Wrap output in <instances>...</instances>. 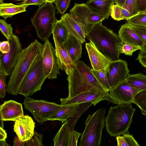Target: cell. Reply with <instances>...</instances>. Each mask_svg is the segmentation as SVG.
Here are the masks:
<instances>
[{
    "label": "cell",
    "instance_id": "cell-1",
    "mask_svg": "<svg viewBox=\"0 0 146 146\" xmlns=\"http://www.w3.org/2000/svg\"><path fill=\"white\" fill-rule=\"evenodd\" d=\"M68 82L67 98L90 90L96 91L109 102L118 104L92 72L91 69L80 60L67 78Z\"/></svg>",
    "mask_w": 146,
    "mask_h": 146
},
{
    "label": "cell",
    "instance_id": "cell-2",
    "mask_svg": "<svg viewBox=\"0 0 146 146\" xmlns=\"http://www.w3.org/2000/svg\"><path fill=\"white\" fill-rule=\"evenodd\" d=\"M42 45L35 40L28 46L23 49L6 86V92L9 94L15 96L19 94L24 79L42 55Z\"/></svg>",
    "mask_w": 146,
    "mask_h": 146
},
{
    "label": "cell",
    "instance_id": "cell-3",
    "mask_svg": "<svg viewBox=\"0 0 146 146\" xmlns=\"http://www.w3.org/2000/svg\"><path fill=\"white\" fill-rule=\"evenodd\" d=\"M86 38L111 61L119 60L122 42L119 35L104 26L102 23L94 26Z\"/></svg>",
    "mask_w": 146,
    "mask_h": 146
},
{
    "label": "cell",
    "instance_id": "cell-4",
    "mask_svg": "<svg viewBox=\"0 0 146 146\" xmlns=\"http://www.w3.org/2000/svg\"><path fill=\"white\" fill-rule=\"evenodd\" d=\"M135 110L130 103L119 104L110 107L105 123L106 131L111 136L117 137L127 133Z\"/></svg>",
    "mask_w": 146,
    "mask_h": 146
},
{
    "label": "cell",
    "instance_id": "cell-5",
    "mask_svg": "<svg viewBox=\"0 0 146 146\" xmlns=\"http://www.w3.org/2000/svg\"><path fill=\"white\" fill-rule=\"evenodd\" d=\"M106 108H100L92 115L89 114L85 122V127L81 134L80 146H99L105 126Z\"/></svg>",
    "mask_w": 146,
    "mask_h": 146
},
{
    "label": "cell",
    "instance_id": "cell-6",
    "mask_svg": "<svg viewBox=\"0 0 146 146\" xmlns=\"http://www.w3.org/2000/svg\"><path fill=\"white\" fill-rule=\"evenodd\" d=\"M56 9L52 2L46 1L38 7L31 19L37 36L42 41L48 40L52 34L54 26L58 20L55 17Z\"/></svg>",
    "mask_w": 146,
    "mask_h": 146
},
{
    "label": "cell",
    "instance_id": "cell-7",
    "mask_svg": "<svg viewBox=\"0 0 146 146\" xmlns=\"http://www.w3.org/2000/svg\"><path fill=\"white\" fill-rule=\"evenodd\" d=\"M25 109L29 111L38 123H43L64 106L42 100H36L29 96L25 97L23 102Z\"/></svg>",
    "mask_w": 146,
    "mask_h": 146
},
{
    "label": "cell",
    "instance_id": "cell-8",
    "mask_svg": "<svg viewBox=\"0 0 146 146\" xmlns=\"http://www.w3.org/2000/svg\"><path fill=\"white\" fill-rule=\"evenodd\" d=\"M42 55L34 64L22 83L19 94L25 97L40 90L45 80L42 66Z\"/></svg>",
    "mask_w": 146,
    "mask_h": 146
},
{
    "label": "cell",
    "instance_id": "cell-9",
    "mask_svg": "<svg viewBox=\"0 0 146 146\" xmlns=\"http://www.w3.org/2000/svg\"><path fill=\"white\" fill-rule=\"evenodd\" d=\"M69 14L73 18L81 24L84 28L86 36L96 25L102 23L106 17L91 9L86 4L75 3L70 10Z\"/></svg>",
    "mask_w": 146,
    "mask_h": 146
},
{
    "label": "cell",
    "instance_id": "cell-10",
    "mask_svg": "<svg viewBox=\"0 0 146 146\" xmlns=\"http://www.w3.org/2000/svg\"><path fill=\"white\" fill-rule=\"evenodd\" d=\"M8 40L10 45L9 51L0 53V72L6 76L10 75L21 54L23 49L19 37L14 34Z\"/></svg>",
    "mask_w": 146,
    "mask_h": 146
},
{
    "label": "cell",
    "instance_id": "cell-11",
    "mask_svg": "<svg viewBox=\"0 0 146 146\" xmlns=\"http://www.w3.org/2000/svg\"><path fill=\"white\" fill-rule=\"evenodd\" d=\"M42 56L44 75L46 78L54 79L60 74V69L56 54L55 48L48 40L43 44Z\"/></svg>",
    "mask_w": 146,
    "mask_h": 146
},
{
    "label": "cell",
    "instance_id": "cell-12",
    "mask_svg": "<svg viewBox=\"0 0 146 146\" xmlns=\"http://www.w3.org/2000/svg\"><path fill=\"white\" fill-rule=\"evenodd\" d=\"M105 69L111 88L126 80L129 74L127 62L121 59L111 61Z\"/></svg>",
    "mask_w": 146,
    "mask_h": 146
},
{
    "label": "cell",
    "instance_id": "cell-13",
    "mask_svg": "<svg viewBox=\"0 0 146 146\" xmlns=\"http://www.w3.org/2000/svg\"><path fill=\"white\" fill-rule=\"evenodd\" d=\"M139 92L130 86L126 80L111 88L109 94L118 103H133L134 98Z\"/></svg>",
    "mask_w": 146,
    "mask_h": 146
},
{
    "label": "cell",
    "instance_id": "cell-14",
    "mask_svg": "<svg viewBox=\"0 0 146 146\" xmlns=\"http://www.w3.org/2000/svg\"><path fill=\"white\" fill-rule=\"evenodd\" d=\"M13 130L20 140L26 142L30 139L34 133L35 122L31 117L23 115L15 121Z\"/></svg>",
    "mask_w": 146,
    "mask_h": 146
},
{
    "label": "cell",
    "instance_id": "cell-15",
    "mask_svg": "<svg viewBox=\"0 0 146 146\" xmlns=\"http://www.w3.org/2000/svg\"><path fill=\"white\" fill-rule=\"evenodd\" d=\"M23 115L22 104L14 100L6 101L0 106V118L4 121H15Z\"/></svg>",
    "mask_w": 146,
    "mask_h": 146
},
{
    "label": "cell",
    "instance_id": "cell-16",
    "mask_svg": "<svg viewBox=\"0 0 146 146\" xmlns=\"http://www.w3.org/2000/svg\"><path fill=\"white\" fill-rule=\"evenodd\" d=\"M56 56L60 69L69 75L76 65L63 44L60 43L53 36Z\"/></svg>",
    "mask_w": 146,
    "mask_h": 146
},
{
    "label": "cell",
    "instance_id": "cell-17",
    "mask_svg": "<svg viewBox=\"0 0 146 146\" xmlns=\"http://www.w3.org/2000/svg\"><path fill=\"white\" fill-rule=\"evenodd\" d=\"M106 100L95 90H90L80 93L76 96L68 98H61V104L62 105L91 102L94 106L102 101Z\"/></svg>",
    "mask_w": 146,
    "mask_h": 146
},
{
    "label": "cell",
    "instance_id": "cell-18",
    "mask_svg": "<svg viewBox=\"0 0 146 146\" xmlns=\"http://www.w3.org/2000/svg\"><path fill=\"white\" fill-rule=\"evenodd\" d=\"M86 48L93 69L99 70L108 66L111 61L98 49L91 41L86 43Z\"/></svg>",
    "mask_w": 146,
    "mask_h": 146
},
{
    "label": "cell",
    "instance_id": "cell-19",
    "mask_svg": "<svg viewBox=\"0 0 146 146\" xmlns=\"http://www.w3.org/2000/svg\"><path fill=\"white\" fill-rule=\"evenodd\" d=\"M60 20L65 25L69 33L76 37L83 43L85 41L86 33L84 28L69 13H66L62 15Z\"/></svg>",
    "mask_w": 146,
    "mask_h": 146
},
{
    "label": "cell",
    "instance_id": "cell-20",
    "mask_svg": "<svg viewBox=\"0 0 146 146\" xmlns=\"http://www.w3.org/2000/svg\"><path fill=\"white\" fill-rule=\"evenodd\" d=\"M83 43L76 37L69 33L68 39L63 44L70 57L76 64L81 57Z\"/></svg>",
    "mask_w": 146,
    "mask_h": 146
},
{
    "label": "cell",
    "instance_id": "cell-21",
    "mask_svg": "<svg viewBox=\"0 0 146 146\" xmlns=\"http://www.w3.org/2000/svg\"><path fill=\"white\" fill-rule=\"evenodd\" d=\"M114 3V0H89L85 3L92 11L105 16L108 19Z\"/></svg>",
    "mask_w": 146,
    "mask_h": 146
},
{
    "label": "cell",
    "instance_id": "cell-22",
    "mask_svg": "<svg viewBox=\"0 0 146 146\" xmlns=\"http://www.w3.org/2000/svg\"><path fill=\"white\" fill-rule=\"evenodd\" d=\"M118 35L122 42L141 48L145 45L137 34L126 23L121 26Z\"/></svg>",
    "mask_w": 146,
    "mask_h": 146
},
{
    "label": "cell",
    "instance_id": "cell-23",
    "mask_svg": "<svg viewBox=\"0 0 146 146\" xmlns=\"http://www.w3.org/2000/svg\"><path fill=\"white\" fill-rule=\"evenodd\" d=\"M80 105L79 104L64 105L61 109L50 117L48 120H58L63 123L67 120L68 119L74 115Z\"/></svg>",
    "mask_w": 146,
    "mask_h": 146
},
{
    "label": "cell",
    "instance_id": "cell-24",
    "mask_svg": "<svg viewBox=\"0 0 146 146\" xmlns=\"http://www.w3.org/2000/svg\"><path fill=\"white\" fill-rule=\"evenodd\" d=\"M74 130L67 120L63 123L53 141L54 146H68L71 134Z\"/></svg>",
    "mask_w": 146,
    "mask_h": 146
},
{
    "label": "cell",
    "instance_id": "cell-25",
    "mask_svg": "<svg viewBox=\"0 0 146 146\" xmlns=\"http://www.w3.org/2000/svg\"><path fill=\"white\" fill-rule=\"evenodd\" d=\"M26 5H16L12 3H0V16L5 19L11 17L13 15L26 11Z\"/></svg>",
    "mask_w": 146,
    "mask_h": 146
},
{
    "label": "cell",
    "instance_id": "cell-26",
    "mask_svg": "<svg viewBox=\"0 0 146 146\" xmlns=\"http://www.w3.org/2000/svg\"><path fill=\"white\" fill-rule=\"evenodd\" d=\"M126 80L130 86L139 92L146 90V75L142 73L129 74Z\"/></svg>",
    "mask_w": 146,
    "mask_h": 146
},
{
    "label": "cell",
    "instance_id": "cell-27",
    "mask_svg": "<svg viewBox=\"0 0 146 146\" xmlns=\"http://www.w3.org/2000/svg\"><path fill=\"white\" fill-rule=\"evenodd\" d=\"M52 34L57 41L62 44L67 40L69 34L66 27L60 20H58L54 25Z\"/></svg>",
    "mask_w": 146,
    "mask_h": 146
},
{
    "label": "cell",
    "instance_id": "cell-28",
    "mask_svg": "<svg viewBox=\"0 0 146 146\" xmlns=\"http://www.w3.org/2000/svg\"><path fill=\"white\" fill-rule=\"evenodd\" d=\"M122 136L118 135L116 137L118 146H139L137 142L132 135L127 133L124 134Z\"/></svg>",
    "mask_w": 146,
    "mask_h": 146
},
{
    "label": "cell",
    "instance_id": "cell-29",
    "mask_svg": "<svg viewBox=\"0 0 146 146\" xmlns=\"http://www.w3.org/2000/svg\"><path fill=\"white\" fill-rule=\"evenodd\" d=\"M91 70L97 79L102 84L106 91L109 92L111 88L109 83L105 68L99 70L91 69Z\"/></svg>",
    "mask_w": 146,
    "mask_h": 146
},
{
    "label": "cell",
    "instance_id": "cell-30",
    "mask_svg": "<svg viewBox=\"0 0 146 146\" xmlns=\"http://www.w3.org/2000/svg\"><path fill=\"white\" fill-rule=\"evenodd\" d=\"M133 103L138 106L143 115H146V90L139 92L134 98Z\"/></svg>",
    "mask_w": 146,
    "mask_h": 146
},
{
    "label": "cell",
    "instance_id": "cell-31",
    "mask_svg": "<svg viewBox=\"0 0 146 146\" xmlns=\"http://www.w3.org/2000/svg\"><path fill=\"white\" fill-rule=\"evenodd\" d=\"M127 23L128 24H134L146 26V14L139 13L128 19Z\"/></svg>",
    "mask_w": 146,
    "mask_h": 146
},
{
    "label": "cell",
    "instance_id": "cell-32",
    "mask_svg": "<svg viewBox=\"0 0 146 146\" xmlns=\"http://www.w3.org/2000/svg\"><path fill=\"white\" fill-rule=\"evenodd\" d=\"M0 29L1 33L7 40H9L13 34L11 24L8 23L5 20L0 19Z\"/></svg>",
    "mask_w": 146,
    "mask_h": 146
},
{
    "label": "cell",
    "instance_id": "cell-33",
    "mask_svg": "<svg viewBox=\"0 0 146 146\" xmlns=\"http://www.w3.org/2000/svg\"><path fill=\"white\" fill-rule=\"evenodd\" d=\"M122 7L129 12L131 17L139 13L137 6V0H125Z\"/></svg>",
    "mask_w": 146,
    "mask_h": 146
},
{
    "label": "cell",
    "instance_id": "cell-34",
    "mask_svg": "<svg viewBox=\"0 0 146 146\" xmlns=\"http://www.w3.org/2000/svg\"><path fill=\"white\" fill-rule=\"evenodd\" d=\"M126 24L137 34L144 44H146V26Z\"/></svg>",
    "mask_w": 146,
    "mask_h": 146
},
{
    "label": "cell",
    "instance_id": "cell-35",
    "mask_svg": "<svg viewBox=\"0 0 146 146\" xmlns=\"http://www.w3.org/2000/svg\"><path fill=\"white\" fill-rule=\"evenodd\" d=\"M141 48L124 42H122L120 45V50L121 54L130 56L133 53L138 50H140Z\"/></svg>",
    "mask_w": 146,
    "mask_h": 146
},
{
    "label": "cell",
    "instance_id": "cell-36",
    "mask_svg": "<svg viewBox=\"0 0 146 146\" xmlns=\"http://www.w3.org/2000/svg\"><path fill=\"white\" fill-rule=\"evenodd\" d=\"M42 134L34 131L32 137L25 142L26 146H42Z\"/></svg>",
    "mask_w": 146,
    "mask_h": 146
},
{
    "label": "cell",
    "instance_id": "cell-37",
    "mask_svg": "<svg viewBox=\"0 0 146 146\" xmlns=\"http://www.w3.org/2000/svg\"><path fill=\"white\" fill-rule=\"evenodd\" d=\"M71 0H55L54 3L56 5L57 13L61 14L64 13L70 5Z\"/></svg>",
    "mask_w": 146,
    "mask_h": 146
},
{
    "label": "cell",
    "instance_id": "cell-38",
    "mask_svg": "<svg viewBox=\"0 0 146 146\" xmlns=\"http://www.w3.org/2000/svg\"><path fill=\"white\" fill-rule=\"evenodd\" d=\"M110 15L115 20L119 21L123 20L122 16L121 7L117 4H113L112 5Z\"/></svg>",
    "mask_w": 146,
    "mask_h": 146
},
{
    "label": "cell",
    "instance_id": "cell-39",
    "mask_svg": "<svg viewBox=\"0 0 146 146\" xmlns=\"http://www.w3.org/2000/svg\"><path fill=\"white\" fill-rule=\"evenodd\" d=\"M6 76L0 72V96L1 99L6 96Z\"/></svg>",
    "mask_w": 146,
    "mask_h": 146
},
{
    "label": "cell",
    "instance_id": "cell-40",
    "mask_svg": "<svg viewBox=\"0 0 146 146\" xmlns=\"http://www.w3.org/2000/svg\"><path fill=\"white\" fill-rule=\"evenodd\" d=\"M136 60H137L143 66L146 68V44L141 48Z\"/></svg>",
    "mask_w": 146,
    "mask_h": 146
},
{
    "label": "cell",
    "instance_id": "cell-41",
    "mask_svg": "<svg viewBox=\"0 0 146 146\" xmlns=\"http://www.w3.org/2000/svg\"><path fill=\"white\" fill-rule=\"evenodd\" d=\"M81 133L74 130L72 132L68 143V146H76L78 139Z\"/></svg>",
    "mask_w": 146,
    "mask_h": 146
},
{
    "label": "cell",
    "instance_id": "cell-42",
    "mask_svg": "<svg viewBox=\"0 0 146 146\" xmlns=\"http://www.w3.org/2000/svg\"><path fill=\"white\" fill-rule=\"evenodd\" d=\"M46 2V0H24L21 2L18 3L19 5H42L43 4Z\"/></svg>",
    "mask_w": 146,
    "mask_h": 146
},
{
    "label": "cell",
    "instance_id": "cell-43",
    "mask_svg": "<svg viewBox=\"0 0 146 146\" xmlns=\"http://www.w3.org/2000/svg\"><path fill=\"white\" fill-rule=\"evenodd\" d=\"M10 45L9 41H4L0 42V51L1 53L4 54L8 52L10 50Z\"/></svg>",
    "mask_w": 146,
    "mask_h": 146
},
{
    "label": "cell",
    "instance_id": "cell-44",
    "mask_svg": "<svg viewBox=\"0 0 146 146\" xmlns=\"http://www.w3.org/2000/svg\"><path fill=\"white\" fill-rule=\"evenodd\" d=\"M137 4L139 12H142L146 8V0H137Z\"/></svg>",
    "mask_w": 146,
    "mask_h": 146
},
{
    "label": "cell",
    "instance_id": "cell-45",
    "mask_svg": "<svg viewBox=\"0 0 146 146\" xmlns=\"http://www.w3.org/2000/svg\"><path fill=\"white\" fill-rule=\"evenodd\" d=\"M122 16L123 19L128 20L131 17L129 12L127 9L121 7Z\"/></svg>",
    "mask_w": 146,
    "mask_h": 146
},
{
    "label": "cell",
    "instance_id": "cell-46",
    "mask_svg": "<svg viewBox=\"0 0 146 146\" xmlns=\"http://www.w3.org/2000/svg\"><path fill=\"white\" fill-rule=\"evenodd\" d=\"M25 142L21 141L17 135L15 137L14 140V146H25Z\"/></svg>",
    "mask_w": 146,
    "mask_h": 146
},
{
    "label": "cell",
    "instance_id": "cell-47",
    "mask_svg": "<svg viewBox=\"0 0 146 146\" xmlns=\"http://www.w3.org/2000/svg\"><path fill=\"white\" fill-rule=\"evenodd\" d=\"M7 138V133L5 131L0 127V140H5Z\"/></svg>",
    "mask_w": 146,
    "mask_h": 146
},
{
    "label": "cell",
    "instance_id": "cell-48",
    "mask_svg": "<svg viewBox=\"0 0 146 146\" xmlns=\"http://www.w3.org/2000/svg\"><path fill=\"white\" fill-rule=\"evenodd\" d=\"M114 3L121 7H123L124 5L125 0H114Z\"/></svg>",
    "mask_w": 146,
    "mask_h": 146
},
{
    "label": "cell",
    "instance_id": "cell-49",
    "mask_svg": "<svg viewBox=\"0 0 146 146\" xmlns=\"http://www.w3.org/2000/svg\"><path fill=\"white\" fill-rule=\"evenodd\" d=\"M9 145L6 142L5 140H0V146H9Z\"/></svg>",
    "mask_w": 146,
    "mask_h": 146
},
{
    "label": "cell",
    "instance_id": "cell-50",
    "mask_svg": "<svg viewBox=\"0 0 146 146\" xmlns=\"http://www.w3.org/2000/svg\"><path fill=\"white\" fill-rule=\"evenodd\" d=\"M0 125L1 127L3 128L4 127H3V122L4 121L2 119H1V118H0Z\"/></svg>",
    "mask_w": 146,
    "mask_h": 146
},
{
    "label": "cell",
    "instance_id": "cell-51",
    "mask_svg": "<svg viewBox=\"0 0 146 146\" xmlns=\"http://www.w3.org/2000/svg\"><path fill=\"white\" fill-rule=\"evenodd\" d=\"M55 0H46V1H48V2H54L55 1Z\"/></svg>",
    "mask_w": 146,
    "mask_h": 146
},
{
    "label": "cell",
    "instance_id": "cell-52",
    "mask_svg": "<svg viewBox=\"0 0 146 146\" xmlns=\"http://www.w3.org/2000/svg\"><path fill=\"white\" fill-rule=\"evenodd\" d=\"M140 13H145V14H146V8L145 9V10L144 11H143L141 12H140Z\"/></svg>",
    "mask_w": 146,
    "mask_h": 146
},
{
    "label": "cell",
    "instance_id": "cell-53",
    "mask_svg": "<svg viewBox=\"0 0 146 146\" xmlns=\"http://www.w3.org/2000/svg\"><path fill=\"white\" fill-rule=\"evenodd\" d=\"M16 0V1H23L24 0Z\"/></svg>",
    "mask_w": 146,
    "mask_h": 146
}]
</instances>
